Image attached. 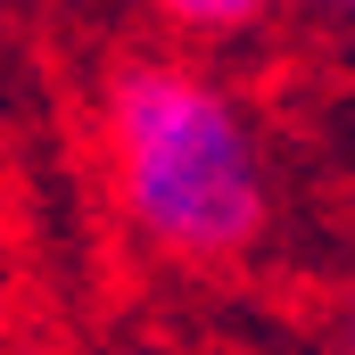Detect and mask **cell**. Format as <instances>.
<instances>
[{
  "mask_svg": "<svg viewBox=\"0 0 355 355\" xmlns=\"http://www.w3.org/2000/svg\"><path fill=\"white\" fill-rule=\"evenodd\" d=\"M107 166L116 198L182 265H223L265 232V157L232 91L174 58H124L107 91Z\"/></svg>",
  "mask_w": 355,
  "mask_h": 355,
  "instance_id": "6da1fadb",
  "label": "cell"
},
{
  "mask_svg": "<svg viewBox=\"0 0 355 355\" xmlns=\"http://www.w3.org/2000/svg\"><path fill=\"white\" fill-rule=\"evenodd\" d=\"M182 33H248L257 17H272V0H149Z\"/></svg>",
  "mask_w": 355,
  "mask_h": 355,
  "instance_id": "7a4b0ae2",
  "label": "cell"
},
{
  "mask_svg": "<svg viewBox=\"0 0 355 355\" xmlns=\"http://www.w3.org/2000/svg\"><path fill=\"white\" fill-rule=\"evenodd\" d=\"M331 355H355V289H347V306H339V339H331Z\"/></svg>",
  "mask_w": 355,
  "mask_h": 355,
  "instance_id": "3957f363",
  "label": "cell"
},
{
  "mask_svg": "<svg viewBox=\"0 0 355 355\" xmlns=\"http://www.w3.org/2000/svg\"><path fill=\"white\" fill-rule=\"evenodd\" d=\"M314 8H347V17H355V0H314Z\"/></svg>",
  "mask_w": 355,
  "mask_h": 355,
  "instance_id": "277c9868",
  "label": "cell"
}]
</instances>
